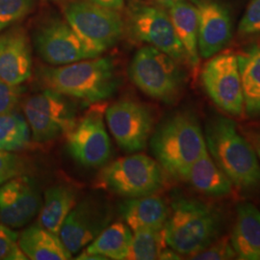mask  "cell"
<instances>
[{
  "label": "cell",
  "instance_id": "obj_1",
  "mask_svg": "<svg viewBox=\"0 0 260 260\" xmlns=\"http://www.w3.org/2000/svg\"><path fill=\"white\" fill-rule=\"evenodd\" d=\"M205 137L210 155L233 186L244 191L259 189V158L235 121L214 116L205 125Z\"/></svg>",
  "mask_w": 260,
  "mask_h": 260
},
{
  "label": "cell",
  "instance_id": "obj_2",
  "mask_svg": "<svg viewBox=\"0 0 260 260\" xmlns=\"http://www.w3.org/2000/svg\"><path fill=\"white\" fill-rule=\"evenodd\" d=\"M40 79L46 89L83 103H102L119 88L120 78L109 57L85 59L56 68H44Z\"/></svg>",
  "mask_w": 260,
  "mask_h": 260
},
{
  "label": "cell",
  "instance_id": "obj_3",
  "mask_svg": "<svg viewBox=\"0 0 260 260\" xmlns=\"http://www.w3.org/2000/svg\"><path fill=\"white\" fill-rule=\"evenodd\" d=\"M149 146L162 169L181 179L207 149L200 122L191 112H178L165 119L151 134Z\"/></svg>",
  "mask_w": 260,
  "mask_h": 260
},
{
  "label": "cell",
  "instance_id": "obj_4",
  "mask_svg": "<svg viewBox=\"0 0 260 260\" xmlns=\"http://www.w3.org/2000/svg\"><path fill=\"white\" fill-rule=\"evenodd\" d=\"M223 217L214 205L193 198H179L164 226L168 246L180 255L192 256L221 237Z\"/></svg>",
  "mask_w": 260,
  "mask_h": 260
},
{
  "label": "cell",
  "instance_id": "obj_5",
  "mask_svg": "<svg viewBox=\"0 0 260 260\" xmlns=\"http://www.w3.org/2000/svg\"><path fill=\"white\" fill-rule=\"evenodd\" d=\"M128 75L143 93L165 103L176 102L184 81L177 61L150 46L140 48L133 56Z\"/></svg>",
  "mask_w": 260,
  "mask_h": 260
},
{
  "label": "cell",
  "instance_id": "obj_6",
  "mask_svg": "<svg viewBox=\"0 0 260 260\" xmlns=\"http://www.w3.org/2000/svg\"><path fill=\"white\" fill-rule=\"evenodd\" d=\"M66 21L94 57L113 47L124 30L118 11L96 5L91 1L74 0L64 7Z\"/></svg>",
  "mask_w": 260,
  "mask_h": 260
},
{
  "label": "cell",
  "instance_id": "obj_7",
  "mask_svg": "<svg viewBox=\"0 0 260 260\" xmlns=\"http://www.w3.org/2000/svg\"><path fill=\"white\" fill-rule=\"evenodd\" d=\"M100 180L118 195L138 198L158 192L164 183V175L156 160L136 153L119 158L103 168Z\"/></svg>",
  "mask_w": 260,
  "mask_h": 260
},
{
  "label": "cell",
  "instance_id": "obj_8",
  "mask_svg": "<svg viewBox=\"0 0 260 260\" xmlns=\"http://www.w3.org/2000/svg\"><path fill=\"white\" fill-rule=\"evenodd\" d=\"M23 111L33 140L38 143H47L68 134L77 121L71 99L49 89L28 98Z\"/></svg>",
  "mask_w": 260,
  "mask_h": 260
},
{
  "label": "cell",
  "instance_id": "obj_9",
  "mask_svg": "<svg viewBox=\"0 0 260 260\" xmlns=\"http://www.w3.org/2000/svg\"><path fill=\"white\" fill-rule=\"evenodd\" d=\"M126 27L135 40L157 48L177 62L187 63L184 48L170 16L162 8L139 0L131 1L126 10Z\"/></svg>",
  "mask_w": 260,
  "mask_h": 260
},
{
  "label": "cell",
  "instance_id": "obj_10",
  "mask_svg": "<svg viewBox=\"0 0 260 260\" xmlns=\"http://www.w3.org/2000/svg\"><path fill=\"white\" fill-rule=\"evenodd\" d=\"M106 105L95 103L67 134V149L80 165L102 167L111 157L110 137L104 124Z\"/></svg>",
  "mask_w": 260,
  "mask_h": 260
},
{
  "label": "cell",
  "instance_id": "obj_11",
  "mask_svg": "<svg viewBox=\"0 0 260 260\" xmlns=\"http://www.w3.org/2000/svg\"><path fill=\"white\" fill-rule=\"evenodd\" d=\"M105 119L123 151L134 153L147 148L154 126L153 114L147 105L128 99L121 100L106 107Z\"/></svg>",
  "mask_w": 260,
  "mask_h": 260
},
{
  "label": "cell",
  "instance_id": "obj_12",
  "mask_svg": "<svg viewBox=\"0 0 260 260\" xmlns=\"http://www.w3.org/2000/svg\"><path fill=\"white\" fill-rule=\"evenodd\" d=\"M202 71V82L208 96L232 116L244 113V98L237 55L232 51L215 54Z\"/></svg>",
  "mask_w": 260,
  "mask_h": 260
},
{
  "label": "cell",
  "instance_id": "obj_13",
  "mask_svg": "<svg viewBox=\"0 0 260 260\" xmlns=\"http://www.w3.org/2000/svg\"><path fill=\"white\" fill-rule=\"evenodd\" d=\"M112 216L107 201L99 196H88L68 215L59 236L74 254L92 243L111 223Z\"/></svg>",
  "mask_w": 260,
  "mask_h": 260
},
{
  "label": "cell",
  "instance_id": "obj_14",
  "mask_svg": "<svg viewBox=\"0 0 260 260\" xmlns=\"http://www.w3.org/2000/svg\"><path fill=\"white\" fill-rule=\"evenodd\" d=\"M34 42L39 55L50 65H68L95 58L74 29L62 19H52L42 25Z\"/></svg>",
  "mask_w": 260,
  "mask_h": 260
},
{
  "label": "cell",
  "instance_id": "obj_15",
  "mask_svg": "<svg viewBox=\"0 0 260 260\" xmlns=\"http://www.w3.org/2000/svg\"><path fill=\"white\" fill-rule=\"evenodd\" d=\"M42 198L27 177H16L0 186V220L10 228H21L40 211Z\"/></svg>",
  "mask_w": 260,
  "mask_h": 260
},
{
  "label": "cell",
  "instance_id": "obj_16",
  "mask_svg": "<svg viewBox=\"0 0 260 260\" xmlns=\"http://www.w3.org/2000/svg\"><path fill=\"white\" fill-rule=\"evenodd\" d=\"M199 15V53L210 58L219 53L233 37L229 10L216 0H193Z\"/></svg>",
  "mask_w": 260,
  "mask_h": 260
},
{
  "label": "cell",
  "instance_id": "obj_17",
  "mask_svg": "<svg viewBox=\"0 0 260 260\" xmlns=\"http://www.w3.org/2000/svg\"><path fill=\"white\" fill-rule=\"evenodd\" d=\"M32 53L26 32L13 28L0 36V79L19 86L31 76Z\"/></svg>",
  "mask_w": 260,
  "mask_h": 260
},
{
  "label": "cell",
  "instance_id": "obj_18",
  "mask_svg": "<svg viewBox=\"0 0 260 260\" xmlns=\"http://www.w3.org/2000/svg\"><path fill=\"white\" fill-rule=\"evenodd\" d=\"M119 210L133 233L164 228L170 214L165 201L154 195L128 198L121 203Z\"/></svg>",
  "mask_w": 260,
  "mask_h": 260
},
{
  "label": "cell",
  "instance_id": "obj_19",
  "mask_svg": "<svg viewBox=\"0 0 260 260\" xmlns=\"http://www.w3.org/2000/svg\"><path fill=\"white\" fill-rule=\"evenodd\" d=\"M231 242L237 258L260 260V211L254 205H238Z\"/></svg>",
  "mask_w": 260,
  "mask_h": 260
},
{
  "label": "cell",
  "instance_id": "obj_20",
  "mask_svg": "<svg viewBox=\"0 0 260 260\" xmlns=\"http://www.w3.org/2000/svg\"><path fill=\"white\" fill-rule=\"evenodd\" d=\"M183 179L205 196L221 198L233 193L232 182L216 164L208 149L188 169Z\"/></svg>",
  "mask_w": 260,
  "mask_h": 260
},
{
  "label": "cell",
  "instance_id": "obj_21",
  "mask_svg": "<svg viewBox=\"0 0 260 260\" xmlns=\"http://www.w3.org/2000/svg\"><path fill=\"white\" fill-rule=\"evenodd\" d=\"M19 245L29 259L68 260L73 255L58 234L40 224L30 226L21 233Z\"/></svg>",
  "mask_w": 260,
  "mask_h": 260
},
{
  "label": "cell",
  "instance_id": "obj_22",
  "mask_svg": "<svg viewBox=\"0 0 260 260\" xmlns=\"http://www.w3.org/2000/svg\"><path fill=\"white\" fill-rule=\"evenodd\" d=\"M169 16L184 48L188 65L196 68L200 61V53L199 15L195 4L179 0L169 8Z\"/></svg>",
  "mask_w": 260,
  "mask_h": 260
},
{
  "label": "cell",
  "instance_id": "obj_23",
  "mask_svg": "<svg viewBox=\"0 0 260 260\" xmlns=\"http://www.w3.org/2000/svg\"><path fill=\"white\" fill-rule=\"evenodd\" d=\"M244 98V112L260 116V44L252 45L237 55Z\"/></svg>",
  "mask_w": 260,
  "mask_h": 260
},
{
  "label": "cell",
  "instance_id": "obj_24",
  "mask_svg": "<svg viewBox=\"0 0 260 260\" xmlns=\"http://www.w3.org/2000/svg\"><path fill=\"white\" fill-rule=\"evenodd\" d=\"M77 202V193L71 186L56 185L45 192L40 209L39 224L59 235L66 218Z\"/></svg>",
  "mask_w": 260,
  "mask_h": 260
},
{
  "label": "cell",
  "instance_id": "obj_25",
  "mask_svg": "<svg viewBox=\"0 0 260 260\" xmlns=\"http://www.w3.org/2000/svg\"><path fill=\"white\" fill-rule=\"evenodd\" d=\"M132 236V231L127 224L122 222L110 223L86 250L101 254L107 259H126Z\"/></svg>",
  "mask_w": 260,
  "mask_h": 260
},
{
  "label": "cell",
  "instance_id": "obj_26",
  "mask_svg": "<svg viewBox=\"0 0 260 260\" xmlns=\"http://www.w3.org/2000/svg\"><path fill=\"white\" fill-rule=\"evenodd\" d=\"M27 121L14 111L0 115V150L23 149L30 142Z\"/></svg>",
  "mask_w": 260,
  "mask_h": 260
},
{
  "label": "cell",
  "instance_id": "obj_27",
  "mask_svg": "<svg viewBox=\"0 0 260 260\" xmlns=\"http://www.w3.org/2000/svg\"><path fill=\"white\" fill-rule=\"evenodd\" d=\"M168 247L165 230H141L132 236L126 259H159L160 253Z\"/></svg>",
  "mask_w": 260,
  "mask_h": 260
},
{
  "label": "cell",
  "instance_id": "obj_28",
  "mask_svg": "<svg viewBox=\"0 0 260 260\" xmlns=\"http://www.w3.org/2000/svg\"><path fill=\"white\" fill-rule=\"evenodd\" d=\"M36 0H0V31L24 19L35 7Z\"/></svg>",
  "mask_w": 260,
  "mask_h": 260
},
{
  "label": "cell",
  "instance_id": "obj_29",
  "mask_svg": "<svg viewBox=\"0 0 260 260\" xmlns=\"http://www.w3.org/2000/svg\"><path fill=\"white\" fill-rule=\"evenodd\" d=\"M236 252L233 249L231 237H219L204 251L192 255L191 259L197 260H225L236 258Z\"/></svg>",
  "mask_w": 260,
  "mask_h": 260
},
{
  "label": "cell",
  "instance_id": "obj_30",
  "mask_svg": "<svg viewBox=\"0 0 260 260\" xmlns=\"http://www.w3.org/2000/svg\"><path fill=\"white\" fill-rule=\"evenodd\" d=\"M18 239V234L9 226L0 224V260L27 259L19 247Z\"/></svg>",
  "mask_w": 260,
  "mask_h": 260
},
{
  "label": "cell",
  "instance_id": "obj_31",
  "mask_svg": "<svg viewBox=\"0 0 260 260\" xmlns=\"http://www.w3.org/2000/svg\"><path fill=\"white\" fill-rule=\"evenodd\" d=\"M238 32L243 36L260 34V0H250L239 23Z\"/></svg>",
  "mask_w": 260,
  "mask_h": 260
},
{
  "label": "cell",
  "instance_id": "obj_32",
  "mask_svg": "<svg viewBox=\"0 0 260 260\" xmlns=\"http://www.w3.org/2000/svg\"><path fill=\"white\" fill-rule=\"evenodd\" d=\"M21 167L22 165L17 155L7 150H0V184L18 177Z\"/></svg>",
  "mask_w": 260,
  "mask_h": 260
},
{
  "label": "cell",
  "instance_id": "obj_33",
  "mask_svg": "<svg viewBox=\"0 0 260 260\" xmlns=\"http://www.w3.org/2000/svg\"><path fill=\"white\" fill-rule=\"evenodd\" d=\"M20 90L0 79V115L14 111L19 103Z\"/></svg>",
  "mask_w": 260,
  "mask_h": 260
},
{
  "label": "cell",
  "instance_id": "obj_34",
  "mask_svg": "<svg viewBox=\"0 0 260 260\" xmlns=\"http://www.w3.org/2000/svg\"><path fill=\"white\" fill-rule=\"evenodd\" d=\"M244 135L251 142L260 160V129H251L244 132Z\"/></svg>",
  "mask_w": 260,
  "mask_h": 260
},
{
  "label": "cell",
  "instance_id": "obj_35",
  "mask_svg": "<svg viewBox=\"0 0 260 260\" xmlns=\"http://www.w3.org/2000/svg\"><path fill=\"white\" fill-rule=\"evenodd\" d=\"M88 1H91L96 5L103 6L108 9L115 10V11L121 10L124 4V0H88Z\"/></svg>",
  "mask_w": 260,
  "mask_h": 260
},
{
  "label": "cell",
  "instance_id": "obj_36",
  "mask_svg": "<svg viewBox=\"0 0 260 260\" xmlns=\"http://www.w3.org/2000/svg\"><path fill=\"white\" fill-rule=\"evenodd\" d=\"M159 259L162 260H172V259H181L180 257V254L177 252L176 251H174L173 249H168L166 248L164 251H162L160 253V256H159Z\"/></svg>",
  "mask_w": 260,
  "mask_h": 260
},
{
  "label": "cell",
  "instance_id": "obj_37",
  "mask_svg": "<svg viewBox=\"0 0 260 260\" xmlns=\"http://www.w3.org/2000/svg\"><path fill=\"white\" fill-rule=\"evenodd\" d=\"M76 259L78 260H103L107 259L106 257H104L101 254H98V253H93V252H90V251H87V250H84L78 257H76Z\"/></svg>",
  "mask_w": 260,
  "mask_h": 260
},
{
  "label": "cell",
  "instance_id": "obj_38",
  "mask_svg": "<svg viewBox=\"0 0 260 260\" xmlns=\"http://www.w3.org/2000/svg\"><path fill=\"white\" fill-rule=\"evenodd\" d=\"M158 4L164 8H170L172 5H174L175 3H177L179 0H156Z\"/></svg>",
  "mask_w": 260,
  "mask_h": 260
}]
</instances>
